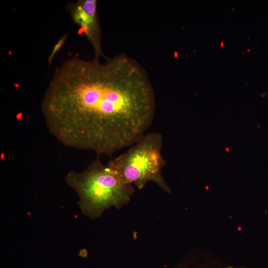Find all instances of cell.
<instances>
[{"label":"cell","mask_w":268,"mask_h":268,"mask_svg":"<svg viewBox=\"0 0 268 268\" xmlns=\"http://www.w3.org/2000/svg\"><path fill=\"white\" fill-rule=\"evenodd\" d=\"M41 109L61 143L111 155L145 134L155 95L145 70L125 54L104 62L73 58L55 70Z\"/></svg>","instance_id":"obj_1"},{"label":"cell","mask_w":268,"mask_h":268,"mask_svg":"<svg viewBox=\"0 0 268 268\" xmlns=\"http://www.w3.org/2000/svg\"><path fill=\"white\" fill-rule=\"evenodd\" d=\"M65 179L78 194L82 213L91 218L99 217L111 206L120 208L127 203L134 192L133 185L99 157L83 171L69 172Z\"/></svg>","instance_id":"obj_2"},{"label":"cell","mask_w":268,"mask_h":268,"mask_svg":"<svg viewBox=\"0 0 268 268\" xmlns=\"http://www.w3.org/2000/svg\"><path fill=\"white\" fill-rule=\"evenodd\" d=\"M163 137L158 132L145 134L128 151L108 165L128 183L141 190L152 181L167 192L170 189L161 174L166 161L161 154Z\"/></svg>","instance_id":"obj_3"},{"label":"cell","mask_w":268,"mask_h":268,"mask_svg":"<svg viewBox=\"0 0 268 268\" xmlns=\"http://www.w3.org/2000/svg\"><path fill=\"white\" fill-rule=\"evenodd\" d=\"M96 0H78L70 2L67 9L73 22L80 28L91 44L94 60L104 56L101 44V29L97 9Z\"/></svg>","instance_id":"obj_4"},{"label":"cell","mask_w":268,"mask_h":268,"mask_svg":"<svg viewBox=\"0 0 268 268\" xmlns=\"http://www.w3.org/2000/svg\"><path fill=\"white\" fill-rule=\"evenodd\" d=\"M67 34H65L64 36L61 37L54 46L48 59V62L49 65L51 64L56 55L64 45L67 39Z\"/></svg>","instance_id":"obj_5"},{"label":"cell","mask_w":268,"mask_h":268,"mask_svg":"<svg viewBox=\"0 0 268 268\" xmlns=\"http://www.w3.org/2000/svg\"><path fill=\"white\" fill-rule=\"evenodd\" d=\"M226 268H244V267L234 268V267H227Z\"/></svg>","instance_id":"obj_6"}]
</instances>
